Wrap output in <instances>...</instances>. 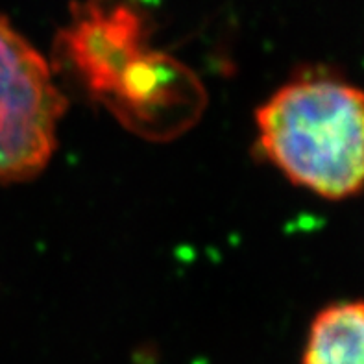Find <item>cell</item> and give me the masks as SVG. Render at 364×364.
Instances as JSON below:
<instances>
[{
    "label": "cell",
    "instance_id": "6da1fadb",
    "mask_svg": "<svg viewBox=\"0 0 364 364\" xmlns=\"http://www.w3.org/2000/svg\"><path fill=\"white\" fill-rule=\"evenodd\" d=\"M150 18L132 0H78L55 48L89 92L126 124H159L180 106L189 70L150 48Z\"/></svg>",
    "mask_w": 364,
    "mask_h": 364
},
{
    "label": "cell",
    "instance_id": "3957f363",
    "mask_svg": "<svg viewBox=\"0 0 364 364\" xmlns=\"http://www.w3.org/2000/svg\"><path fill=\"white\" fill-rule=\"evenodd\" d=\"M67 109L50 65L0 15V185L41 174Z\"/></svg>",
    "mask_w": 364,
    "mask_h": 364
},
{
    "label": "cell",
    "instance_id": "7a4b0ae2",
    "mask_svg": "<svg viewBox=\"0 0 364 364\" xmlns=\"http://www.w3.org/2000/svg\"><path fill=\"white\" fill-rule=\"evenodd\" d=\"M255 124L259 148L294 185L328 200L364 191V89L296 78L257 107Z\"/></svg>",
    "mask_w": 364,
    "mask_h": 364
},
{
    "label": "cell",
    "instance_id": "277c9868",
    "mask_svg": "<svg viewBox=\"0 0 364 364\" xmlns=\"http://www.w3.org/2000/svg\"><path fill=\"white\" fill-rule=\"evenodd\" d=\"M301 364H364V300L328 305L314 316Z\"/></svg>",
    "mask_w": 364,
    "mask_h": 364
}]
</instances>
